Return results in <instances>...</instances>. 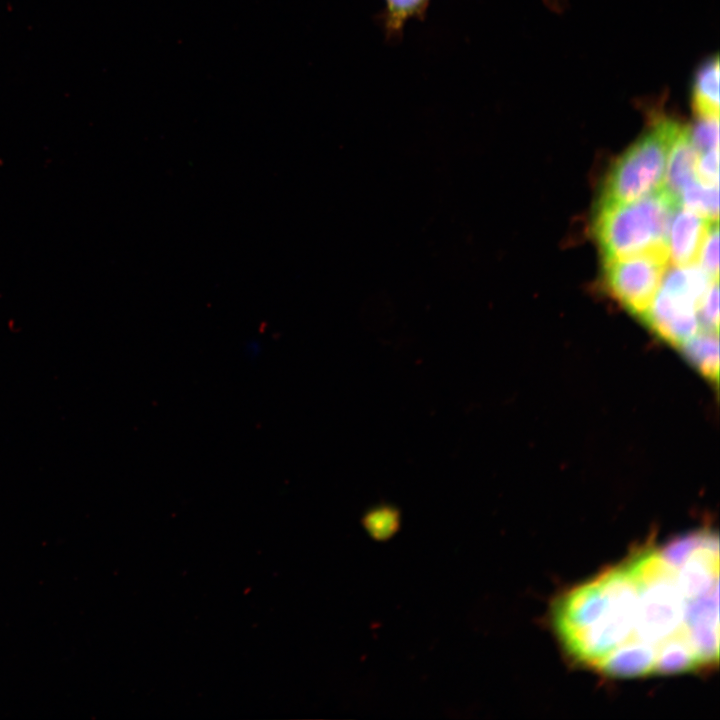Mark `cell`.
<instances>
[{"mask_svg":"<svg viewBox=\"0 0 720 720\" xmlns=\"http://www.w3.org/2000/svg\"><path fill=\"white\" fill-rule=\"evenodd\" d=\"M396 520L390 511H377L367 517L366 527L375 538L385 539L396 529Z\"/></svg>","mask_w":720,"mask_h":720,"instance_id":"cell-13","label":"cell"},{"mask_svg":"<svg viewBox=\"0 0 720 720\" xmlns=\"http://www.w3.org/2000/svg\"><path fill=\"white\" fill-rule=\"evenodd\" d=\"M719 57L701 63L693 75L690 102L696 118H719Z\"/></svg>","mask_w":720,"mask_h":720,"instance_id":"cell-8","label":"cell"},{"mask_svg":"<svg viewBox=\"0 0 720 720\" xmlns=\"http://www.w3.org/2000/svg\"><path fill=\"white\" fill-rule=\"evenodd\" d=\"M679 203L680 206L699 214L709 221H718V185H705L695 180L681 192Z\"/></svg>","mask_w":720,"mask_h":720,"instance_id":"cell-9","label":"cell"},{"mask_svg":"<svg viewBox=\"0 0 720 720\" xmlns=\"http://www.w3.org/2000/svg\"><path fill=\"white\" fill-rule=\"evenodd\" d=\"M711 222L682 206L675 210L668 236L670 264L685 266L698 262L700 249Z\"/></svg>","mask_w":720,"mask_h":720,"instance_id":"cell-6","label":"cell"},{"mask_svg":"<svg viewBox=\"0 0 720 720\" xmlns=\"http://www.w3.org/2000/svg\"><path fill=\"white\" fill-rule=\"evenodd\" d=\"M714 280L698 262L666 270L661 284L640 319L658 336L678 348L691 362L719 350V334L705 329L701 308Z\"/></svg>","mask_w":720,"mask_h":720,"instance_id":"cell-2","label":"cell"},{"mask_svg":"<svg viewBox=\"0 0 720 720\" xmlns=\"http://www.w3.org/2000/svg\"><path fill=\"white\" fill-rule=\"evenodd\" d=\"M698 263L711 278H719L718 221H712L708 227L707 233L700 249Z\"/></svg>","mask_w":720,"mask_h":720,"instance_id":"cell-10","label":"cell"},{"mask_svg":"<svg viewBox=\"0 0 720 720\" xmlns=\"http://www.w3.org/2000/svg\"><path fill=\"white\" fill-rule=\"evenodd\" d=\"M552 625L577 664L643 677L719 662V541L710 529L651 545L562 594Z\"/></svg>","mask_w":720,"mask_h":720,"instance_id":"cell-1","label":"cell"},{"mask_svg":"<svg viewBox=\"0 0 720 720\" xmlns=\"http://www.w3.org/2000/svg\"><path fill=\"white\" fill-rule=\"evenodd\" d=\"M679 200L665 188L624 203L598 202L593 233L603 260L668 252L670 223Z\"/></svg>","mask_w":720,"mask_h":720,"instance_id":"cell-3","label":"cell"},{"mask_svg":"<svg viewBox=\"0 0 720 720\" xmlns=\"http://www.w3.org/2000/svg\"><path fill=\"white\" fill-rule=\"evenodd\" d=\"M696 178L705 185L719 184V149L699 154L696 165Z\"/></svg>","mask_w":720,"mask_h":720,"instance_id":"cell-12","label":"cell"},{"mask_svg":"<svg viewBox=\"0 0 720 720\" xmlns=\"http://www.w3.org/2000/svg\"><path fill=\"white\" fill-rule=\"evenodd\" d=\"M681 126L669 118L657 120L611 167L598 202H631L662 189L669 151Z\"/></svg>","mask_w":720,"mask_h":720,"instance_id":"cell-4","label":"cell"},{"mask_svg":"<svg viewBox=\"0 0 720 720\" xmlns=\"http://www.w3.org/2000/svg\"><path fill=\"white\" fill-rule=\"evenodd\" d=\"M690 134L699 154L719 149V118H697Z\"/></svg>","mask_w":720,"mask_h":720,"instance_id":"cell-11","label":"cell"},{"mask_svg":"<svg viewBox=\"0 0 720 720\" xmlns=\"http://www.w3.org/2000/svg\"><path fill=\"white\" fill-rule=\"evenodd\" d=\"M431 0H384L391 10L402 14H414L427 8Z\"/></svg>","mask_w":720,"mask_h":720,"instance_id":"cell-14","label":"cell"},{"mask_svg":"<svg viewBox=\"0 0 720 720\" xmlns=\"http://www.w3.org/2000/svg\"><path fill=\"white\" fill-rule=\"evenodd\" d=\"M698 157L690 127L682 125L669 151L663 187L678 200L684 188L696 180Z\"/></svg>","mask_w":720,"mask_h":720,"instance_id":"cell-7","label":"cell"},{"mask_svg":"<svg viewBox=\"0 0 720 720\" xmlns=\"http://www.w3.org/2000/svg\"><path fill=\"white\" fill-rule=\"evenodd\" d=\"M669 265L667 252L603 260L604 282L609 293L640 318L652 302Z\"/></svg>","mask_w":720,"mask_h":720,"instance_id":"cell-5","label":"cell"}]
</instances>
